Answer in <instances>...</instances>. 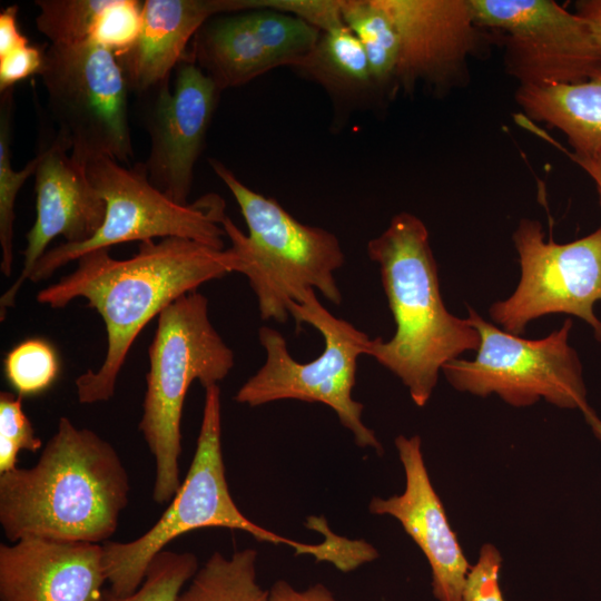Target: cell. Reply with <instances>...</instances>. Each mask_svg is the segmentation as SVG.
<instances>
[{
    "label": "cell",
    "mask_w": 601,
    "mask_h": 601,
    "mask_svg": "<svg viewBox=\"0 0 601 601\" xmlns=\"http://www.w3.org/2000/svg\"><path fill=\"white\" fill-rule=\"evenodd\" d=\"M77 262L73 272L41 289L37 300L63 308L73 299L85 298L105 323L107 351L101 366L76 380L82 404L114 396L132 343L154 317L179 297L230 273L225 249L179 237L142 242L128 259H116L108 249H97Z\"/></svg>",
    "instance_id": "obj_1"
},
{
    "label": "cell",
    "mask_w": 601,
    "mask_h": 601,
    "mask_svg": "<svg viewBox=\"0 0 601 601\" xmlns=\"http://www.w3.org/2000/svg\"><path fill=\"white\" fill-rule=\"evenodd\" d=\"M129 492L115 447L62 416L32 467L0 474V524L11 543L40 538L102 544L116 532Z\"/></svg>",
    "instance_id": "obj_2"
},
{
    "label": "cell",
    "mask_w": 601,
    "mask_h": 601,
    "mask_svg": "<svg viewBox=\"0 0 601 601\" xmlns=\"http://www.w3.org/2000/svg\"><path fill=\"white\" fill-rule=\"evenodd\" d=\"M367 254L380 267L396 326L387 342L373 338L367 355L396 375L423 407L443 366L465 352H476L480 335L467 317L453 315L444 305L428 231L418 217L395 215L368 242Z\"/></svg>",
    "instance_id": "obj_3"
},
{
    "label": "cell",
    "mask_w": 601,
    "mask_h": 601,
    "mask_svg": "<svg viewBox=\"0 0 601 601\" xmlns=\"http://www.w3.org/2000/svg\"><path fill=\"white\" fill-rule=\"evenodd\" d=\"M214 173L230 190L246 221L245 235L226 215L221 221L230 247L225 249L230 273L247 277L260 317L285 323L288 305L308 289L339 305L342 294L334 273L345 255L331 231L299 223L275 199L245 186L221 161L209 159Z\"/></svg>",
    "instance_id": "obj_4"
},
{
    "label": "cell",
    "mask_w": 601,
    "mask_h": 601,
    "mask_svg": "<svg viewBox=\"0 0 601 601\" xmlns=\"http://www.w3.org/2000/svg\"><path fill=\"white\" fill-rule=\"evenodd\" d=\"M149 371L139 431L155 459L152 499L173 500L181 485V414L194 381L218 385L234 366V352L213 326L208 299L198 292L169 304L159 315L149 346Z\"/></svg>",
    "instance_id": "obj_5"
},
{
    "label": "cell",
    "mask_w": 601,
    "mask_h": 601,
    "mask_svg": "<svg viewBox=\"0 0 601 601\" xmlns=\"http://www.w3.org/2000/svg\"><path fill=\"white\" fill-rule=\"evenodd\" d=\"M205 405L194 459L187 475L160 519L130 542L102 543L108 591L112 597L132 594L142 583L154 556L181 534L203 528H226L248 532L260 542L284 544L296 555L308 554L317 562L333 560L336 549L329 539L317 544L278 535L252 522L229 493L221 452V406L218 385L205 388Z\"/></svg>",
    "instance_id": "obj_6"
},
{
    "label": "cell",
    "mask_w": 601,
    "mask_h": 601,
    "mask_svg": "<svg viewBox=\"0 0 601 601\" xmlns=\"http://www.w3.org/2000/svg\"><path fill=\"white\" fill-rule=\"evenodd\" d=\"M288 309L297 331L307 323L321 333L324 351L314 361L297 362L279 332L260 327L258 337L266 352L265 363L242 385L234 400L250 407L279 400L323 403L336 413L358 446L382 454L375 433L362 421L364 405L352 396L357 359L367 355L373 338L327 311L315 289H308L302 302L289 303Z\"/></svg>",
    "instance_id": "obj_7"
},
{
    "label": "cell",
    "mask_w": 601,
    "mask_h": 601,
    "mask_svg": "<svg viewBox=\"0 0 601 601\" xmlns=\"http://www.w3.org/2000/svg\"><path fill=\"white\" fill-rule=\"evenodd\" d=\"M86 171L106 203L104 223L83 243H61L48 249L35 265L31 282L50 277L89 252L127 242L179 237L225 249V201L219 195L206 194L191 204H177L150 183L144 164L127 168L110 158H97L86 165Z\"/></svg>",
    "instance_id": "obj_8"
},
{
    "label": "cell",
    "mask_w": 601,
    "mask_h": 601,
    "mask_svg": "<svg viewBox=\"0 0 601 601\" xmlns=\"http://www.w3.org/2000/svg\"><path fill=\"white\" fill-rule=\"evenodd\" d=\"M467 319L480 335L473 359L456 358L442 373L457 391L485 397L496 394L514 407H526L544 400L560 408L591 407L588 403L583 368L570 345L572 319L540 339H526L485 321L474 308Z\"/></svg>",
    "instance_id": "obj_9"
},
{
    "label": "cell",
    "mask_w": 601,
    "mask_h": 601,
    "mask_svg": "<svg viewBox=\"0 0 601 601\" xmlns=\"http://www.w3.org/2000/svg\"><path fill=\"white\" fill-rule=\"evenodd\" d=\"M39 75L58 125L57 136L78 164L132 159L129 88L115 52L92 41L50 45Z\"/></svg>",
    "instance_id": "obj_10"
},
{
    "label": "cell",
    "mask_w": 601,
    "mask_h": 601,
    "mask_svg": "<svg viewBox=\"0 0 601 601\" xmlns=\"http://www.w3.org/2000/svg\"><path fill=\"white\" fill-rule=\"evenodd\" d=\"M521 276L514 292L494 302L492 321L503 331L522 335L528 324L549 314L581 318L601 342V321L594 305L601 302V226L565 244L544 240L541 224L522 219L514 234Z\"/></svg>",
    "instance_id": "obj_11"
},
{
    "label": "cell",
    "mask_w": 601,
    "mask_h": 601,
    "mask_svg": "<svg viewBox=\"0 0 601 601\" xmlns=\"http://www.w3.org/2000/svg\"><path fill=\"white\" fill-rule=\"evenodd\" d=\"M477 27L506 33V67L520 86L587 80L601 51L587 22L552 0H469Z\"/></svg>",
    "instance_id": "obj_12"
},
{
    "label": "cell",
    "mask_w": 601,
    "mask_h": 601,
    "mask_svg": "<svg viewBox=\"0 0 601 601\" xmlns=\"http://www.w3.org/2000/svg\"><path fill=\"white\" fill-rule=\"evenodd\" d=\"M168 80L140 96L148 99L145 122L150 137L144 165L157 189L187 205L195 164L221 91L193 60L176 66L173 88Z\"/></svg>",
    "instance_id": "obj_13"
},
{
    "label": "cell",
    "mask_w": 601,
    "mask_h": 601,
    "mask_svg": "<svg viewBox=\"0 0 601 601\" xmlns=\"http://www.w3.org/2000/svg\"><path fill=\"white\" fill-rule=\"evenodd\" d=\"M35 171L36 220L27 234L23 265L18 278L0 298V317L14 306L17 294L53 238L79 244L101 227L106 203L90 181L86 167L70 155L58 136L38 155Z\"/></svg>",
    "instance_id": "obj_14"
},
{
    "label": "cell",
    "mask_w": 601,
    "mask_h": 601,
    "mask_svg": "<svg viewBox=\"0 0 601 601\" xmlns=\"http://www.w3.org/2000/svg\"><path fill=\"white\" fill-rule=\"evenodd\" d=\"M421 437L398 435L395 446L405 473L402 494L373 497L370 512L395 518L425 555L432 571V592L437 601H463L471 564L447 520L430 480Z\"/></svg>",
    "instance_id": "obj_15"
},
{
    "label": "cell",
    "mask_w": 601,
    "mask_h": 601,
    "mask_svg": "<svg viewBox=\"0 0 601 601\" xmlns=\"http://www.w3.org/2000/svg\"><path fill=\"white\" fill-rule=\"evenodd\" d=\"M400 41L396 89L417 81L441 86L464 63L479 28L469 0H377Z\"/></svg>",
    "instance_id": "obj_16"
},
{
    "label": "cell",
    "mask_w": 601,
    "mask_h": 601,
    "mask_svg": "<svg viewBox=\"0 0 601 601\" xmlns=\"http://www.w3.org/2000/svg\"><path fill=\"white\" fill-rule=\"evenodd\" d=\"M102 544L40 538L0 544V601H100Z\"/></svg>",
    "instance_id": "obj_17"
},
{
    "label": "cell",
    "mask_w": 601,
    "mask_h": 601,
    "mask_svg": "<svg viewBox=\"0 0 601 601\" xmlns=\"http://www.w3.org/2000/svg\"><path fill=\"white\" fill-rule=\"evenodd\" d=\"M245 11L244 0H146L140 32L116 55L130 91L142 96L169 79L188 42L210 18Z\"/></svg>",
    "instance_id": "obj_18"
},
{
    "label": "cell",
    "mask_w": 601,
    "mask_h": 601,
    "mask_svg": "<svg viewBox=\"0 0 601 601\" xmlns=\"http://www.w3.org/2000/svg\"><path fill=\"white\" fill-rule=\"evenodd\" d=\"M193 58L220 91L276 68L247 11L207 20L194 37Z\"/></svg>",
    "instance_id": "obj_19"
},
{
    "label": "cell",
    "mask_w": 601,
    "mask_h": 601,
    "mask_svg": "<svg viewBox=\"0 0 601 601\" xmlns=\"http://www.w3.org/2000/svg\"><path fill=\"white\" fill-rule=\"evenodd\" d=\"M515 98L526 116L565 135L572 157L593 158L601 151V67L581 82L520 86Z\"/></svg>",
    "instance_id": "obj_20"
},
{
    "label": "cell",
    "mask_w": 601,
    "mask_h": 601,
    "mask_svg": "<svg viewBox=\"0 0 601 601\" xmlns=\"http://www.w3.org/2000/svg\"><path fill=\"white\" fill-rule=\"evenodd\" d=\"M298 70L337 97H361L376 89L364 49L345 24L321 32L317 46Z\"/></svg>",
    "instance_id": "obj_21"
},
{
    "label": "cell",
    "mask_w": 601,
    "mask_h": 601,
    "mask_svg": "<svg viewBox=\"0 0 601 601\" xmlns=\"http://www.w3.org/2000/svg\"><path fill=\"white\" fill-rule=\"evenodd\" d=\"M257 552L235 551L230 558L214 552L176 601H268L257 582Z\"/></svg>",
    "instance_id": "obj_22"
},
{
    "label": "cell",
    "mask_w": 601,
    "mask_h": 601,
    "mask_svg": "<svg viewBox=\"0 0 601 601\" xmlns=\"http://www.w3.org/2000/svg\"><path fill=\"white\" fill-rule=\"evenodd\" d=\"M342 17L364 49L376 89L393 93L400 59L393 22L377 0H342Z\"/></svg>",
    "instance_id": "obj_23"
},
{
    "label": "cell",
    "mask_w": 601,
    "mask_h": 601,
    "mask_svg": "<svg viewBox=\"0 0 601 601\" xmlns=\"http://www.w3.org/2000/svg\"><path fill=\"white\" fill-rule=\"evenodd\" d=\"M13 88L1 92L0 102V245L1 272L9 277L13 263V223L17 195L24 181L35 175L38 156L21 170L10 161V140L13 116Z\"/></svg>",
    "instance_id": "obj_24"
},
{
    "label": "cell",
    "mask_w": 601,
    "mask_h": 601,
    "mask_svg": "<svg viewBox=\"0 0 601 601\" xmlns=\"http://www.w3.org/2000/svg\"><path fill=\"white\" fill-rule=\"evenodd\" d=\"M247 13L276 67L298 69L317 46L321 31L296 17L270 9Z\"/></svg>",
    "instance_id": "obj_25"
},
{
    "label": "cell",
    "mask_w": 601,
    "mask_h": 601,
    "mask_svg": "<svg viewBox=\"0 0 601 601\" xmlns=\"http://www.w3.org/2000/svg\"><path fill=\"white\" fill-rule=\"evenodd\" d=\"M110 0H38L36 26L50 45L92 41L100 16Z\"/></svg>",
    "instance_id": "obj_26"
},
{
    "label": "cell",
    "mask_w": 601,
    "mask_h": 601,
    "mask_svg": "<svg viewBox=\"0 0 601 601\" xmlns=\"http://www.w3.org/2000/svg\"><path fill=\"white\" fill-rule=\"evenodd\" d=\"M3 370L18 395H37L56 382L60 361L49 342L33 337L20 342L7 353Z\"/></svg>",
    "instance_id": "obj_27"
},
{
    "label": "cell",
    "mask_w": 601,
    "mask_h": 601,
    "mask_svg": "<svg viewBox=\"0 0 601 601\" xmlns=\"http://www.w3.org/2000/svg\"><path fill=\"white\" fill-rule=\"evenodd\" d=\"M197 571L194 553L162 550L154 556L141 585L132 594L116 598L106 591L104 601H176Z\"/></svg>",
    "instance_id": "obj_28"
},
{
    "label": "cell",
    "mask_w": 601,
    "mask_h": 601,
    "mask_svg": "<svg viewBox=\"0 0 601 601\" xmlns=\"http://www.w3.org/2000/svg\"><path fill=\"white\" fill-rule=\"evenodd\" d=\"M21 395L0 393V474L17 467L21 450L37 452L42 442L22 407Z\"/></svg>",
    "instance_id": "obj_29"
},
{
    "label": "cell",
    "mask_w": 601,
    "mask_h": 601,
    "mask_svg": "<svg viewBox=\"0 0 601 601\" xmlns=\"http://www.w3.org/2000/svg\"><path fill=\"white\" fill-rule=\"evenodd\" d=\"M142 21V1L110 0L97 23L92 42L122 53L136 41Z\"/></svg>",
    "instance_id": "obj_30"
},
{
    "label": "cell",
    "mask_w": 601,
    "mask_h": 601,
    "mask_svg": "<svg viewBox=\"0 0 601 601\" xmlns=\"http://www.w3.org/2000/svg\"><path fill=\"white\" fill-rule=\"evenodd\" d=\"M247 10L270 9L296 17L321 32L343 27L342 0H247Z\"/></svg>",
    "instance_id": "obj_31"
},
{
    "label": "cell",
    "mask_w": 601,
    "mask_h": 601,
    "mask_svg": "<svg viewBox=\"0 0 601 601\" xmlns=\"http://www.w3.org/2000/svg\"><path fill=\"white\" fill-rule=\"evenodd\" d=\"M501 568L500 551L491 543L483 544L467 573L463 601H505L500 585Z\"/></svg>",
    "instance_id": "obj_32"
},
{
    "label": "cell",
    "mask_w": 601,
    "mask_h": 601,
    "mask_svg": "<svg viewBox=\"0 0 601 601\" xmlns=\"http://www.w3.org/2000/svg\"><path fill=\"white\" fill-rule=\"evenodd\" d=\"M45 52L29 42L0 56V91L32 75H39L43 66Z\"/></svg>",
    "instance_id": "obj_33"
},
{
    "label": "cell",
    "mask_w": 601,
    "mask_h": 601,
    "mask_svg": "<svg viewBox=\"0 0 601 601\" xmlns=\"http://www.w3.org/2000/svg\"><path fill=\"white\" fill-rule=\"evenodd\" d=\"M268 601H338L323 584L316 583L298 591L284 580L276 581L270 590Z\"/></svg>",
    "instance_id": "obj_34"
},
{
    "label": "cell",
    "mask_w": 601,
    "mask_h": 601,
    "mask_svg": "<svg viewBox=\"0 0 601 601\" xmlns=\"http://www.w3.org/2000/svg\"><path fill=\"white\" fill-rule=\"evenodd\" d=\"M17 13V6H9L0 12V56L29 42L18 27Z\"/></svg>",
    "instance_id": "obj_35"
},
{
    "label": "cell",
    "mask_w": 601,
    "mask_h": 601,
    "mask_svg": "<svg viewBox=\"0 0 601 601\" xmlns=\"http://www.w3.org/2000/svg\"><path fill=\"white\" fill-rule=\"evenodd\" d=\"M575 9V13L587 22L601 51V0L578 1Z\"/></svg>",
    "instance_id": "obj_36"
},
{
    "label": "cell",
    "mask_w": 601,
    "mask_h": 601,
    "mask_svg": "<svg viewBox=\"0 0 601 601\" xmlns=\"http://www.w3.org/2000/svg\"><path fill=\"white\" fill-rule=\"evenodd\" d=\"M572 158L588 173L592 180L601 181V151L593 158Z\"/></svg>",
    "instance_id": "obj_37"
},
{
    "label": "cell",
    "mask_w": 601,
    "mask_h": 601,
    "mask_svg": "<svg viewBox=\"0 0 601 601\" xmlns=\"http://www.w3.org/2000/svg\"><path fill=\"white\" fill-rule=\"evenodd\" d=\"M583 415L587 423L591 427L594 436L601 442V418L595 414L592 408H590Z\"/></svg>",
    "instance_id": "obj_38"
},
{
    "label": "cell",
    "mask_w": 601,
    "mask_h": 601,
    "mask_svg": "<svg viewBox=\"0 0 601 601\" xmlns=\"http://www.w3.org/2000/svg\"><path fill=\"white\" fill-rule=\"evenodd\" d=\"M595 186H597V190H598V194H599V197H600V203H601V181L600 180H593Z\"/></svg>",
    "instance_id": "obj_39"
}]
</instances>
